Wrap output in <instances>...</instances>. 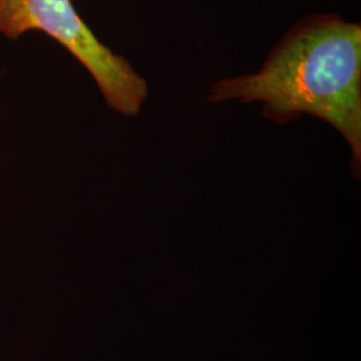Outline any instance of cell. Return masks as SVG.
<instances>
[{"instance_id":"6da1fadb","label":"cell","mask_w":361,"mask_h":361,"mask_svg":"<svg viewBox=\"0 0 361 361\" xmlns=\"http://www.w3.org/2000/svg\"><path fill=\"white\" fill-rule=\"evenodd\" d=\"M262 102L280 125L322 118L347 140L361 165V27L336 15L308 16L271 50L261 70L217 82L207 102Z\"/></svg>"},{"instance_id":"7a4b0ae2","label":"cell","mask_w":361,"mask_h":361,"mask_svg":"<svg viewBox=\"0 0 361 361\" xmlns=\"http://www.w3.org/2000/svg\"><path fill=\"white\" fill-rule=\"evenodd\" d=\"M30 31L46 34L74 55L114 111L140 114L149 94L146 80L94 35L71 0H0V34L18 40Z\"/></svg>"}]
</instances>
